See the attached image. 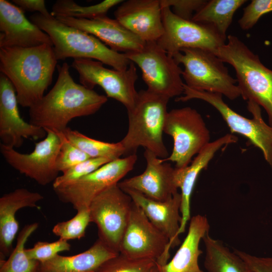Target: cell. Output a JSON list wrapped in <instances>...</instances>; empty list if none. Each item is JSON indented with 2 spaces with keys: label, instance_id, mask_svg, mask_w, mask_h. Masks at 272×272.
Returning <instances> with one entry per match:
<instances>
[{
  "label": "cell",
  "instance_id": "1",
  "mask_svg": "<svg viewBox=\"0 0 272 272\" xmlns=\"http://www.w3.org/2000/svg\"><path fill=\"white\" fill-rule=\"evenodd\" d=\"M69 69L66 62L57 66L58 75L54 86L29 108V123L61 132L73 119L95 113L107 101L106 96L76 83Z\"/></svg>",
  "mask_w": 272,
  "mask_h": 272
},
{
  "label": "cell",
  "instance_id": "2",
  "mask_svg": "<svg viewBox=\"0 0 272 272\" xmlns=\"http://www.w3.org/2000/svg\"><path fill=\"white\" fill-rule=\"evenodd\" d=\"M53 46L0 48V71L12 83L18 104L30 108L43 96L57 63Z\"/></svg>",
  "mask_w": 272,
  "mask_h": 272
},
{
  "label": "cell",
  "instance_id": "3",
  "mask_svg": "<svg viewBox=\"0 0 272 272\" xmlns=\"http://www.w3.org/2000/svg\"><path fill=\"white\" fill-rule=\"evenodd\" d=\"M30 20L49 35L57 60L69 57L96 59L121 71L131 63L124 53L113 51L95 36L63 24L51 14L36 13Z\"/></svg>",
  "mask_w": 272,
  "mask_h": 272
},
{
  "label": "cell",
  "instance_id": "4",
  "mask_svg": "<svg viewBox=\"0 0 272 272\" xmlns=\"http://www.w3.org/2000/svg\"><path fill=\"white\" fill-rule=\"evenodd\" d=\"M169 100L147 89L138 92L133 107L127 110L128 130L120 141L124 155L135 154L138 148L143 147L161 159L169 156L163 133Z\"/></svg>",
  "mask_w": 272,
  "mask_h": 272
},
{
  "label": "cell",
  "instance_id": "5",
  "mask_svg": "<svg viewBox=\"0 0 272 272\" xmlns=\"http://www.w3.org/2000/svg\"><path fill=\"white\" fill-rule=\"evenodd\" d=\"M227 38V42L213 53L234 69L241 96L261 106L272 127V71L238 37L230 35Z\"/></svg>",
  "mask_w": 272,
  "mask_h": 272
},
{
  "label": "cell",
  "instance_id": "6",
  "mask_svg": "<svg viewBox=\"0 0 272 272\" xmlns=\"http://www.w3.org/2000/svg\"><path fill=\"white\" fill-rule=\"evenodd\" d=\"M177 64L184 66L185 84L193 89L217 93L230 100L241 96L236 79L213 52L199 48H184L173 55Z\"/></svg>",
  "mask_w": 272,
  "mask_h": 272
},
{
  "label": "cell",
  "instance_id": "7",
  "mask_svg": "<svg viewBox=\"0 0 272 272\" xmlns=\"http://www.w3.org/2000/svg\"><path fill=\"white\" fill-rule=\"evenodd\" d=\"M183 87L184 95L177 98L176 101L185 102L196 99L210 104L220 113L232 133L246 138L262 151L265 160L272 165V127L262 119L258 104L247 102L248 110L253 115V118L249 119L232 110L224 101L221 94L193 89L184 83Z\"/></svg>",
  "mask_w": 272,
  "mask_h": 272
},
{
  "label": "cell",
  "instance_id": "8",
  "mask_svg": "<svg viewBox=\"0 0 272 272\" xmlns=\"http://www.w3.org/2000/svg\"><path fill=\"white\" fill-rule=\"evenodd\" d=\"M164 132L173 140L171 154L162 162L175 163V168H184L192 162L210 142V133L201 115L190 107L174 109L166 117Z\"/></svg>",
  "mask_w": 272,
  "mask_h": 272
},
{
  "label": "cell",
  "instance_id": "9",
  "mask_svg": "<svg viewBox=\"0 0 272 272\" xmlns=\"http://www.w3.org/2000/svg\"><path fill=\"white\" fill-rule=\"evenodd\" d=\"M124 54L140 68L149 91L169 99L183 93L182 70L157 42H147L141 50Z\"/></svg>",
  "mask_w": 272,
  "mask_h": 272
},
{
  "label": "cell",
  "instance_id": "10",
  "mask_svg": "<svg viewBox=\"0 0 272 272\" xmlns=\"http://www.w3.org/2000/svg\"><path fill=\"white\" fill-rule=\"evenodd\" d=\"M137 160L135 153L112 161L78 180L53 188L54 191L61 201L77 211L89 208L95 197L132 170Z\"/></svg>",
  "mask_w": 272,
  "mask_h": 272
},
{
  "label": "cell",
  "instance_id": "11",
  "mask_svg": "<svg viewBox=\"0 0 272 272\" xmlns=\"http://www.w3.org/2000/svg\"><path fill=\"white\" fill-rule=\"evenodd\" d=\"M133 202L131 197L116 184L95 197L89 207L90 222L96 225L98 238L118 252Z\"/></svg>",
  "mask_w": 272,
  "mask_h": 272
},
{
  "label": "cell",
  "instance_id": "12",
  "mask_svg": "<svg viewBox=\"0 0 272 272\" xmlns=\"http://www.w3.org/2000/svg\"><path fill=\"white\" fill-rule=\"evenodd\" d=\"M72 67L78 73L82 85L90 89L99 86L107 97L120 102L127 110L133 107L138 95L135 87L138 75L134 63L131 62L127 69L121 71L106 68L99 61L76 58Z\"/></svg>",
  "mask_w": 272,
  "mask_h": 272
},
{
  "label": "cell",
  "instance_id": "13",
  "mask_svg": "<svg viewBox=\"0 0 272 272\" xmlns=\"http://www.w3.org/2000/svg\"><path fill=\"white\" fill-rule=\"evenodd\" d=\"M164 32L157 41L168 54L184 48H199L215 52L226 43L227 37L215 28L177 16L169 7L162 8Z\"/></svg>",
  "mask_w": 272,
  "mask_h": 272
},
{
  "label": "cell",
  "instance_id": "14",
  "mask_svg": "<svg viewBox=\"0 0 272 272\" xmlns=\"http://www.w3.org/2000/svg\"><path fill=\"white\" fill-rule=\"evenodd\" d=\"M169 244L168 239L133 202L119 252L130 258H151L164 265L170 257Z\"/></svg>",
  "mask_w": 272,
  "mask_h": 272
},
{
  "label": "cell",
  "instance_id": "15",
  "mask_svg": "<svg viewBox=\"0 0 272 272\" xmlns=\"http://www.w3.org/2000/svg\"><path fill=\"white\" fill-rule=\"evenodd\" d=\"M46 137L36 143L29 154L18 152L14 148L0 145V152L7 163L20 173L41 185L53 182L58 176L55 162L61 141L58 134L45 129Z\"/></svg>",
  "mask_w": 272,
  "mask_h": 272
},
{
  "label": "cell",
  "instance_id": "16",
  "mask_svg": "<svg viewBox=\"0 0 272 272\" xmlns=\"http://www.w3.org/2000/svg\"><path fill=\"white\" fill-rule=\"evenodd\" d=\"M15 89L4 74L0 76V139L2 144L20 148L24 139H43L46 130L26 122L21 116Z\"/></svg>",
  "mask_w": 272,
  "mask_h": 272
},
{
  "label": "cell",
  "instance_id": "17",
  "mask_svg": "<svg viewBox=\"0 0 272 272\" xmlns=\"http://www.w3.org/2000/svg\"><path fill=\"white\" fill-rule=\"evenodd\" d=\"M145 171L138 175L118 183L122 190H132L158 201H165L178 192L176 169L152 152L145 150Z\"/></svg>",
  "mask_w": 272,
  "mask_h": 272
},
{
  "label": "cell",
  "instance_id": "18",
  "mask_svg": "<svg viewBox=\"0 0 272 272\" xmlns=\"http://www.w3.org/2000/svg\"><path fill=\"white\" fill-rule=\"evenodd\" d=\"M160 0L123 1L115 19L144 41L157 42L164 32Z\"/></svg>",
  "mask_w": 272,
  "mask_h": 272
},
{
  "label": "cell",
  "instance_id": "19",
  "mask_svg": "<svg viewBox=\"0 0 272 272\" xmlns=\"http://www.w3.org/2000/svg\"><path fill=\"white\" fill-rule=\"evenodd\" d=\"M63 24L90 34L116 52L127 53L141 50L146 42L131 32L115 19L106 15L93 19L55 17Z\"/></svg>",
  "mask_w": 272,
  "mask_h": 272
},
{
  "label": "cell",
  "instance_id": "20",
  "mask_svg": "<svg viewBox=\"0 0 272 272\" xmlns=\"http://www.w3.org/2000/svg\"><path fill=\"white\" fill-rule=\"evenodd\" d=\"M0 48L53 46L47 33L28 20L21 9L6 0H0Z\"/></svg>",
  "mask_w": 272,
  "mask_h": 272
},
{
  "label": "cell",
  "instance_id": "21",
  "mask_svg": "<svg viewBox=\"0 0 272 272\" xmlns=\"http://www.w3.org/2000/svg\"><path fill=\"white\" fill-rule=\"evenodd\" d=\"M144 212L150 221L169 240L170 248L180 244L181 195L178 192L165 201L151 199L132 190H123Z\"/></svg>",
  "mask_w": 272,
  "mask_h": 272
},
{
  "label": "cell",
  "instance_id": "22",
  "mask_svg": "<svg viewBox=\"0 0 272 272\" xmlns=\"http://www.w3.org/2000/svg\"><path fill=\"white\" fill-rule=\"evenodd\" d=\"M238 141L236 136L227 134L208 144L187 167L176 169V181L181 189L180 214L181 222L179 235L184 232L188 221L190 220V198L193 190L200 172L207 167L217 151L223 147Z\"/></svg>",
  "mask_w": 272,
  "mask_h": 272
},
{
  "label": "cell",
  "instance_id": "23",
  "mask_svg": "<svg viewBox=\"0 0 272 272\" xmlns=\"http://www.w3.org/2000/svg\"><path fill=\"white\" fill-rule=\"evenodd\" d=\"M43 196L37 192L20 188L0 198V261L8 257L13 250V243L19 229L16 214L26 207L39 209L37 203Z\"/></svg>",
  "mask_w": 272,
  "mask_h": 272
},
{
  "label": "cell",
  "instance_id": "24",
  "mask_svg": "<svg viewBox=\"0 0 272 272\" xmlns=\"http://www.w3.org/2000/svg\"><path fill=\"white\" fill-rule=\"evenodd\" d=\"M210 227L206 216H193L187 234L172 259L164 265L156 264L159 272H204L198 264L199 257L202 253L199 246Z\"/></svg>",
  "mask_w": 272,
  "mask_h": 272
},
{
  "label": "cell",
  "instance_id": "25",
  "mask_svg": "<svg viewBox=\"0 0 272 272\" xmlns=\"http://www.w3.org/2000/svg\"><path fill=\"white\" fill-rule=\"evenodd\" d=\"M119 253L98 238L84 252L72 256L58 254L40 263L38 272H95L104 262Z\"/></svg>",
  "mask_w": 272,
  "mask_h": 272
},
{
  "label": "cell",
  "instance_id": "26",
  "mask_svg": "<svg viewBox=\"0 0 272 272\" xmlns=\"http://www.w3.org/2000/svg\"><path fill=\"white\" fill-rule=\"evenodd\" d=\"M202 240L205 248L203 264L207 272H253L237 254L209 233Z\"/></svg>",
  "mask_w": 272,
  "mask_h": 272
},
{
  "label": "cell",
  "instance_id": "27",
  "mask_svg": "<svg viewBox=\"0 0 272 272\" xmlns=\"http://www.w3.org/2000/svg\"><path fill=\"white\" fill-rule=\"evenodd\" d=\"M246 0H211L207 3L193 15L192 21L209 25L226 37L235 12Z\"/></svg>",
  "mask_w": 272,
  "mask_h": 272
},
{
  "label": "cell",
  "instance_id": "28",
  "mask_svg": "<svg viewBox=\"0 0 272 272\" xmlns=\"http://www.w3.org/2000/svg\"><path fill=\"white\" fill-rule=\"evenodd\" d=\"M39 225H25L18 234L15 247L7 259L0 261V272H38L40 262L30 258L25 251V244Z\"/></svg>",
  "mask_w": 272,
  "mask_h": 272
},
{
  "label": "cell",
  "instance_id": "29",
  "mask_svg": "<svg viewBox=\"0 0 272 272\" xmlns=\"http://www.w3.org/2000/svg\"><path fill=\"white\" fill-rule=\"evenodd\" d=\"M61 132L73 145L90 158H107L113 161L125 155L124 149L120 142L111 143L97 140L69 127Z\"/></svg>",
  "mask_w": 272,
  "mask_h": 272
},
{
  "label": "cell",
  "instance_id": "30",
  "mask_svg": "<svg viewBox=\"0 0 272 272\" xmlns=\"http://www.w3.org/2000/svg\"><path fill=\"white\" fill-rule=\"evenodd\" d=\"M122 2L121 0H105L96 5L82 6L72 0H58L53 5L51 14L54 17L93 19L106 15L109 9Z\"/></svg>",
  "mask_w": 272,
  "mask_h": 272
},
{
  "label": "cell",
  "instance_id": "31",
  "mask_svg": "<svg viewBox=\"0 0 272 272\" xmlns=\"http://www.w3.org/2000/svg\"><path fill=\"white\" fill-rule=\"evenodd\" d=\"M77 211L76 215L70 220L58 222L54 225L53 233L66 241L80 239L85 237L86 230L90 223L89 209L82 208Z\"/></svg>",
  "mask_w": 272,
  "mask_h": 272
},
{
  "label": "cell",
  "instance_id": "32",
  "mask_svg": "<svg viewBox=\"0 0 272 272\" xmlns=\"http://www.w3.org/2000/svg\"><path fill=\"white\" fill-rule=\"evenodd\" d=\"M156 264L153 259L130 258L119 253L104 262L95 272H149Z\"/></svg>",
  "mask_w": 272,
  "mask_h": 272
},
{
  "label": "cell",
  "instance_id": "33",
  "mask_svg": "<svg viewBox=\"0 0 272 272\" xmlns=\"http://www.w3.org/2000/svg\"><path fill=\"white\" fill-rule=\"evenodd\" d=\"M54 131L58 134L61 141V147L55 162L56 168L58 172L63 173L90 158L84 152L73 145L61 132Z\"/></svg>",
  "mask_w": 272,
  "mask_h": 272
},
{
  "label": "cell",
  "instance_id": "34",
  "mask_svg": "<svg viewBox=\"0 0 272 272\" xmlns=\"http://www.w3.org/2000/svg\"><path fill=\"white\" fill-rule=\"evenodd\" d=\"M111 161L112 160L107 158H90L77 164L58 176L53 182V188L78 180Z\"/></svg>",
  "mask_w": 272,
  "mask_h": 272
},
{
  "label": "cell",
  "instance_id": "35",
  "mask_svg": "<svg viewBox=\"0 0 272 272\" xmlns=\"http://www.w3.org/2000/svg\"><path fill=\"white\" fill-rule=\"evenodd\" d=\"M71 248L68 241L59 238L52 242L38 241L32 248H26L25 251L30 258L42 263L52 259L60 252L70 251Z\"/></svg>",
  "mask_w": 272,
  "mask_h": 272
},
{
  "label": "cell",
  "instance_id": "36",
  "mask_svg": "<svg viewBox=\"0 0 272 272\" xmlns=\"http://www.w3.org/2000/svg\"><path fill=\"white\" fill-rule=\"evenodd\" d=\"M272 11V0H252L244 9L243 14L239 20L241 28L248 30L254 26L264 14Z\"/></svg>",
  "mask_w": 272,
  "mask_h": 272
},
{
  "label": "cell",
  "instance_id": "37",
  "mask_svg": "<svg viewBox=\"0 0 272 272\" xmlns=\"http://www.w3.org/2000/svg\"><path fill=\"white\" fill-rule=\"evenodd\" d=\"M207 2L204 0H160L162 8L172 7L174 14L186 20H191L194 14Z\"/></svg>",
  "mask_w": 272,
  "mask_h": 272
},
{
  "label": "cell",
  "instance_id": "38",
  "mask_svg": "<svg viewBox=\"0 0 272 272\" xmlns=\"http://www.w3.org/2000/svg\"><path fill=\"white\" fill-rule=\"evenodd\" d=\"M234 252L245 262L253 272H272V257H257L238 249H234Z\"/></svg>",
  "mask_w": 272,
  "mask_h": 272
},
{
  "label": "cell",
  "instance_id": "39",
  "mask_svg": "<svg viewBox=\"0 0 272 272\" xmlns=\"http://www.w3.org/2000/svg\"><path fill=\"white\" fill-rule=\"evenodd\" d=\"M13 2L23 12H38L45 16L51 15L46 8L44 0H13Z\"/></svg>",
  "mask_w": 272,
  "mask_h": 272
},
{
  "label": "cell",
  "instance_id": "40",
  "mask_svg": "<svg viewBox=\"0 0 272 272\" xmlns=\"http://www.w3.org/2000/svg\"><path fill=\"white\" fill-rule=\"evenodd\" d=\"M149 272H159L158 268L156 264Z\"/></svg>",
  "mask_w": 272,
  "mask_h": 272
}]
</instances>
